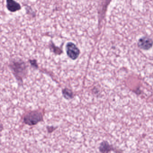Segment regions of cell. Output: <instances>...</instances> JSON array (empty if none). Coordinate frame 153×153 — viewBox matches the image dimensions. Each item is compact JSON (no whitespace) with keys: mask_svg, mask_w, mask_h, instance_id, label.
<instances>
[{"mask_svg":"<svg viewBox=\"0 0 153 153\" xmlns=\"http://www.w3.org/2000/svg\"><path fill=\"white\" fill-rule=\"evenodd\" d=\"M42 120V115L38 111H33L27 114L24 118L26 124L34 125Z\"/></svg>","mask_w":153,"mask_h":153,"instance_id":"obj_1","label":"cell"},{"mask_svg":"<svg viewBox=\"0 0 153 153\" xmlns=\"http://www.w3.org/2000/svg\"><path fill=\"white\" fill-rule=\"evenodd\" d=\"M66 51L68 56L72 59H76L79 56V49L73 43L69 42L67 44Z\"/></svg>","mask_w":153,"mask_h":153,"instance_id":"obj_2","label":"cell"},{"mask_svg":"<svg viewBox=\"0 0 153 153\" xmlns=\"http://www.w3.org/2000/svg\"><path fill=\"white\" fill-rule=\"evenodd\" d=\"M63 94L66 98H70L72 97V93L69 90L67 89H64L63 91Z\"/></svg>","mask_w":153,"mask_h":153,"instance_id":"obj_3","label":"cell"}]
</instances>
